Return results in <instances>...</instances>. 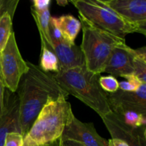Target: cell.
Returning <instances> with one entry per match:
<instances>
[{"label": "cell", "mask_w": 146, "mask_h": 146, "mask_svg": "<svg viewBox=\"0 0 146 146\" xmlns=\"http://www.w3.org/2000/svg\"><path fill=\"white\" fill-rule=\"evenodd\" d=\"M51 0H33V9L36 11H43L49 9Z\"/></svg>", "instance_id": "obj_23"}, {"label": "cell", "mask_w": 146, "mask_h": 146, "mask_svg": "<svg viewBox=\"0 0 146 146\" xmlns=\"http://www.w3.org/2000/svg\"><path fill=\"white\" fill-rule=\"evenodd\" d=\"M28 70V64L21 56L15 34L12 31L7 45L0 54V75L5 88L15 93L20 78Z\"/></svg>", "instance_id": "obj_6"}, {"label": "cell", "mask_w": 146, "mask_h": 146, "mask_svg": "<svg viewBox=\"0 0 146 146\" xmlns=\"http://www.w3.org/2000/svg\"><path fill=\"white\" fill-rule=\"evenodd\" d=\"M50 21L58 28L66 41L75 44L74 41L81 29L79 20L71 14H66L58 17H51Z\"/></svg>", "instance_id": "obj_14"}, {"label": "cell", "mask_w": 146, "mask_h": 146, "mask_svg": "<svg viewBox=\"0 0 146 146\" xmlns=\"http://www.w3.org/2000/svg\"><path fill=\"white\" fill-rule=\"evenodd\" d=\"M38 66L45 72H55L59 71L58 61L55 54L45 47H41L40 55V64Z\"/></svg>", "instance_id": "obj_15"}, {"label": "cell", "mask_w": 146, "mask_h": 146, "mask_svg": "<svg viewBox=\"0 0 146 146\" xmlns=\"http://www.w3.org/2000/svg\"><path fill=\"white\" fill-rule=\"evenodd\" d=\"M70 2L78 9L79 15L96 27L116 36L125 38L127 34L132 33L146 35V31L124 19L102 0H71Z\"/></svg>", "instance_id": "obj_5"}, {"label": "cell", "mask_w": 146, "mask_h": 146, "mask_svg": "<svg viewBox=\"0 0 146 146\" xmlns=\"http://www.w3.org/2000/svg\"><path fill=\"white\" fill-rule=\"evenodd\" d=\"M23 146H39L36 145V143H34L33 141H31V140L29 139L27 137H24V143H23Z\"/></svg>", "instance_id": "obj_27"}, {"label": "cell", "mask_w": 146, "mask_h": 146, "mask_svg": "<svg viewBox=\"0 0 146 146\" xmlns=\"http://www.w3.org/2000/svg\"><path fill=\"white\" fill-rule=\"evenodd\" d=\"M108 146H129L125 141L118 138H111L108 141Z\"/></svg>", "instance_id": "obj_25"}, {"label": "cell", "mask_w": 146, "mask_h": 146, "mask_svg": "<svg viewBox=\"0 0 146 146\" xmlns=\"http://www.w3.org/2000/svg\"><path fill=\"white\" fill-rule=\"evenodd\" d=\"M135 53V49L129 47L126 44L117 46L107 61L104 72L114 77L133 74V58Z\"/></svg>", "instance_id": "obj_12"}, {"label": "cell", "mask_w": 146, "mask_h": 146, "mask_svg": "<svg viewBox=\"0 0 146 146\" xmlns=\"http://www.w3.org/2000/svg\"><path fill=\"white\" fill-rule=\"evenodd\" d=\"M123 78H125L126 81L119 83V90L126 92H134L136 91L144 83H142L135 75H127Z\"/></svg>", "instance_id": "obj_19"}, {"label": "cell", "mask_w": 146, "mask_h": 146, "mask_svg": "<svg viewBox=\"0 0 146 146\" xmlns=\"http://www.w3.org/2000/svg\"><path fill=\"white\" fill-rule=\"evenodd\" d=\"M24 137L19 133H9L6 135L4 146H23Z\"/></svg>", "instance_id": "obj_22"}, {"label": "cell", "mask_w": 146, "mask_h": 146, "mask_svg": "<svg viewBox=\"0 0 146 146\" xmlns=\"http://www.w3.org/2000/svg\"><path fill=\"white\" fill-rule=\"evenodd\" d=\"M102 1L124 19L146 31L145 0H102Z\"/></svg>", "instance_id": "obj_10"}, {"label": "cell", "mask_w": 146, "mask_h": 146, "mask_svg": "<svg viewBox=\"0 0 146 146\" xmlns=\"http://www.w3.org/2000/svg\"><path fill=\"white\" fill-rule=\"evenodd\" d=\"M61 146H84L81 145L80 143L76 141H71V140H66V141H61Z\"/></svg>", "instance_id": "obj_26"}, {"label": "cell", "mask_w": 146, "mask_h": 146, "mask_svg": "<svg viewBox=\"0 0 146 146\" xmlns=\"http://www.w3.org/2000/svg\"><path fill=\"white\" fill-rule=\"evenodd\" d=\"M133 58L134 74L142 83L146 84V48L145 46L135 49Z\"/></svg>", "instance_id": "obj_16"}, {"label": "cell", "mask_w": 146, "mask_h": 146, "mask_svg": "<svg viewBox=\"0 0 146 146\" xmlns=\"http://www.w3.org/2000/svg\"><path fill=\"white\" fill-rule=\"evenodd\" d=\"M101 119L112 138L122 140L129 146H146V125L135 128L128 126L113 112Z\"/></svg>", "instance_id": "obj_7"}, {"label": "cell", "mask_w": 146, "mask_h": 146, "mask_svg": "<svg viewBox=\"0 0 146 146\" xmlns=\"http://www.w3.org/2000/svg\"><path fill=\"white\" fill-rule=\"evenodd\" d=\"M69 2L68 1H66V0H57L56 3L59 6H62V7H64V6H66V4H68V3Z\"/></svg>", "instance_id": "obj_28"}, {"label": "cell", "mask_w": 146, "mask_h": 146, "mask_svg": "<svg viewBox=\"0 0 146 146\" xmlns=\"http://www.w3.org/2000/svg\"><path fill=\"white\" fill-rule=\"evenodd\" d=\"M124 123L132 128H140L146 125V115L133 111H124L116 114Z\"/></svg>", "instance_id": "obj_18"}, {"label": "cell", "mask_w": 146, "mask_h": 146, "mask_svg": "<svg viewBox=\"0 0 146 146\" xmlns=\"http://www.w3.org/2000/svg\"><path fill=\"white\" fill-rule=\"evenodd\" d=\"M99 84L101 88L107 94H113L119 89V82L116 78L109 75L101 76L99 78Z\"/></svg>", "instance_id": "obj_20"}, {"label": "cell", "mask_w": 146, "mask_h": 146, "mask_svg": "<svg viewBox=\"0 0 146 146\" xmlns=\"http://www.w3.org/2000/svg\"><path fill=\"white\" fill-rule=\"evenodd\" d=\"M78 17L83 30L80 47L84 54L86 67L94 74H102L113 50L117 46L125 44V38L101 29L82 16Z\"/></svg>", "instance_id": "obj_4"}, {"label": "cell", "mask_w": 146, "mask_h": 146, "mask_svg": "<svg viewBox=\"0 0 146 146\" xmlns=\"http://www.w3.org/2000/svg\"><path fill=\"white\" fill-rule=\"evenodd\" d=\"M14 16L7 12L0 19V54L7 45L12 30Z\"/></svg>", "instance_id": "obj_17"}, {"label": "cell", "mask_w": 146, "mask_h": 146, "mask_svg": "<svg viewBox=\"0 0 146 146\" xmlns=\"http://www.w3.org/2000/svg\"><path fill=\"white\" fill-rule=\"evenodd\" d=\"M29 70L21 77L16 93L19 101L20 123L23 137L28 133L38 113L50 98L61 96L68 98V94L61 88L54 74L45 72L27 61Z\"/></svg>", "instance_id": "obj_1"}, {"label": "cell", "mask_w": 146, "mask_h": 146, "mask_svg": "<svg viewBox=\"0 0 146 146\" xmlns=\"http://www.w3.org/2000/svg\"><path fill=\"white\" fill-rule=\"evenodd\" d=\"M52 52L58 59L59 71H65L85 65L81 47L75 44H70L66 41L53 42Z\"/></svg>", "instance_id": "obj_13"}, {"label": "cell", "mask_w": 146, "mask_h": 146, "mask_svg": "<svg viewBox=\"0 0 146 146\" xmlns=\"http://www.w3.org/2000/svg\"><path fill=\"white\" fill-rule=\"evenodd\" d=\"M112 112L118 114L124 111H133L146 115V84H143L136 91L126 92L118 89L108 94Z\"/></svg>", "instance_id": "obj_8"}, {"label": "cell", "mask_w": 146, "mask_h": 146, "mask_svg": "<svg viewBox=\"0 0 146 146\" xmlns=\"http://www.w3.org/2000/svg\"><path fill=\"white\" fill-rule=\"evenodd\" d=\"M19 2V0H0V19L7 12L14 16Z\"/></svg>", "instance_id": "obj_21"}, {"label": "cell", "mask_w": 146, "mask_h": 146, "mask_svg": "<svg viewBox=\"0 0 146 146\" xmlns=\"http://www.w3.org/2000/svg\"><path fill=\"white\" fill-rule=\"evenodd\" d=\"M74 115L66 97L50 98L24 137L39 146L60 141L64 128Z\"/></svg>", "instance_id": "obj_3"}, {"label": "cell", "mask_w": 146, "mask_h": 146, "mask_svg": "<svg viewBox=\"0 0 146 146\" xmlns=\"http://www.w3.org/2000/svg\"><path fill=\"white\" fill-rule=\"evenodd\" d=\"M5 86L0 75V115L3 113L4 110V96H5Z\"/></svg>", "instance_id": "obj_24"}, {"label": "cell", "mask_w": 146, "mask_h": 146, "mask_svg": "<svg viewBox=\"0 0 146 146\" xmlns=\"http://www.w3.org/2000/svg\"><path fill=\"white\" fill-rule=\"evenodd\" d=\"M54 76L68 95L74 96L82 101L101 118L112 112L108 103V94L99 84L101 74L91 72L84 65L59 71Z\"/></svg>", "instance_id": "obj_2"}, {"label": "cell", "mask_w": 146, "mask_h": 146, "mask_svg": "<svg viewBox=\"0 0 146 146\" xmlns=\"http://www.w3.org/2000/svg\"><path fill=\"white\" fill-rule=\"evenodd\" d=\"M5 94L4 110L0 115V146H4L6 135L9 133L21 134L19 101L17 93L5 90Z\"/></svg>", "instance_id": "obj_11"}, {"label": "cell", "mask_w": 146, "mask_h": 146, "mask_svg": "<svg viewBox=\"0 0 146 146\" xmlns=\"http://www.w3.org/2000/svg\"><path fill=\"white\" fill-rule=\"evenodd\" d=\"M71 140L84 146H108V141L97 133L93 123H84L73 115L64 128L61 141Z\"/></svg>", "instance_id": "obj_9"}]
</instances>
